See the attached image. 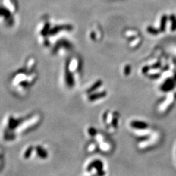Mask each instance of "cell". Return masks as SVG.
Here are the masks:
<instances>
[{
	"label": "cell",
	"instance_id": "cell-9",
	"mask_svg": "<svg viewBox=\"0 0 176 176\" xmlns=\"http://www.w3.org/2000/svg\"><path fill=\"white\" fill-rule=\"evenodd\" d=\"M149 67H147V66H146V67H144L143 68V70H142V72L143 73H147V72L148 71V70H149Z\"/></svg>",
	"mask_w": 176,
	"mask_h": 176
},
{
	"label": "cell",
	"instance_id": "cell-11",
	"mask_svg": "<svg viewBox=\"0 0 176 176\" xmlns=\"http://www.w3.org/2000/svg\"><path fill=\"white\" fill-rule=\"evenodd\" d=\"M175 80H176V72L175 73Z\"/></svg>",
	"mask_w": 176,
	"mask_h": 176
},
{
	"label": "cell",
	"instance_id": "cell-6",
	"mask_svg": "<svg viewBox=\"0 0 176 176\" xmlns=\"http://www.w3.org/2000/svg\"><path fill=\"white\" fill-rule=\"evenodd\" d=\"M105 95H106V92H102V93H97V94H95L93 96H92L91 99L93 100V99H99L100 97H102L104 96H105Z\"/></svg>",
	"mask_w": 176,
	"mask_h": 176
},
{
	"label": "cell",
	"instance_id": "cell-5",
	"mask_svg": "<svg viewBox=\"0 0 176 176\" xmlns=\"http://www.w3.org/2000/svg\"><path fill=\"white\" fill-rule=\"evenodd\" d=\"M147 31L148 32H149V33H151L152 35H158L160 33V32H161L160 30L153 28V27H150V26L147 27Z\"/></svg>",
	"mask_w": 176,
	"mask_h": 176
},
{
	"label": "cell",
	"instance_id": "cell-3",
	"mask_svg": "<svg viewBox=\"0 0 176 176\" xmlns=\"http://www.w3.org/2000/svg\"><path fill=\"white\" fill-rule=\"evenodd\" d=\"M132 126L135 128H138V129H144L147 127V125L144 123H142V122H138V121H136V122H133V123L131 124Z\"/></svg>",
	"mask_w": 176,
	"mask_h": 176
},
{
	"label": "cell",
	"instance_id": "cell-7",
	"mask_svg": "<svg viewBox=\"0 0 176 176\" xmlns=\"http://www.w3.org/2000/svg\"><path fill=\"white\" fill-rule=\"evenodd\" d=\"M102 84V81L101 80H99L97 83H95V84H94L93 86V87H92L91 89H90V90L89 91H93V90H95V89H97V88H98L100 86H101Z\"/></svg>",
	"mask_w": 176,
	"mask_h": 176
},
{
	"label": "cell",
	"instance_id": "cell-10",
	"mask_svg": "<svg viewBox=\"0 0 176 176\" xmlns=\"http://www.w3.org/2000/svg\"><path fill=\"white\" fill-rule=\"evenodd\" d=\"M160 66H161V63H156L154 66L152 67V68H153V69H157V68L160 67Z\"/></svg>",
	"mask_w": 176,
	"mask_h": 176
},
{
	"label": "cell",
	"instance_id": "cell-8",
	"mask_svg": "<svg viewBox=\"0 0 176 176\" xmlns=\"http://www.w3.org/2000/svg\"><path fill=\"white\" fill-rule=\"evenodd\" d=\"M124 73L125 75H129L130 73V66L129 65H127L125 66V69H124Z\"/></svg>",
	"mask_w": 176,
	"mask_h": 176
},
{
	"label": "cell",
	"instance_id": "cell-1",
	"mask_svg": "<svg viewBox=\"0 0 176 176\" xmlns=\"http://www.w3.org/2000/svg\"><path fill=\"white\" fill-rule=\"evenodd\" d=\"M174 87V82L171 79H168L165 82L162 87V90L164 91H169Z\"/></svg>",
	"mask_w": 176,
	"mask_h": 176
},
{
	"label": "cell",
	"instance_id": "cell-4",
	"mask_svg": "<svg viewBox=\"0 0 176 176\" xmlns=\"http://www.w3.org/2000/svg\"><path fill=\"white\" fill-rule=\"evenodd\" d=\"M170 20L171 21V31L176 30V17L174 14H171L170 17Z\"/></svg>",
	"mask_w": 176,
	"mask_h": 176
},
{
	"label": "cell",
	"instance_id": "cell-2",
	"mask_svg": "<svg viewBox=\"0 0 176 176\" xmlns=\"http://www.w3.org/2000/svg\"><path fill=\"white\" fill-rule=\"evenodd\" d=\"M168 17L166 15H163L161 18V26H160V31L161 32H164L165 31V27H166V24L167 22Z\"/></svg>",
	"mask_w": 176,
	"mask_h": 176
}]
</instances>
